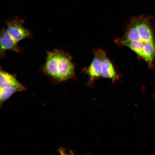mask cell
Here are the masks:
<instances>
[{
    "mask_svg": "<svg viewBox=\"0 0 155 155\" xmlns=\"http://www.w3.org/2000/svg\"><path fill=\"white\" fill-rule=\"evenodd\" d=\"M143 59L150 66L155 55V42L153 31L138 28L132 18L120 41Z\"/></svg>",
    "mask_w": 155,
    "mask_h": 155,
    "instance_id": "1",
    "label": "cell"
},
{
    "mask_svg": "<svg viewBox=\"0 0 155 155\" xmlns=\"http://www.w3.org/2000/svg\"><path fill=\"white\" fill-rule=\"evenodd\" d=\"M46 53L44 71L47 74L60 81L73 77L74 67L69 54L57 49Z\"/></svg>",
    "mask_w": 155,
    "mask_h": 155,
    "instance_id": "2",
    "label": "cell"
},
{
    "mask_svg": "<svg viewBox=\"0 0 155 155\" xmlns=\"http://www.w3.org/2000/svg\"><path fill=\"white\" fill-rule=\"evenodd\" d=\"M94 58L89 67L85 70L88 75L90 84L95 80L100 78H108L113 81L118 79L113 65L103 50H94Z\"/></svg>",
    "mask_w": 155,
    "mask_h": 155,
    "instance_id": "3",
    "label": "cell"
},
{
    "mask_svg": "<svg viewBox=\"0 0 155 155\" xmlns=\"http://www.w3.org/2000/svg\"><path fill=\"white\" fill-rule=\"evenodd\" d=\"M24 22V20L16 16L5 22L7 32L18 42L31 36L30 31L23 26Z\"/></svg>",
    "mask_w": 155,
    "mask_h": 155,
    "instance_id": "4",
    "label": "cell"
},
{
    "mask_svg": "<svg viewBox=\"0 0 155 155\" xmlns=\"http://www.w3.org/2000/svg\"><path fill=\"white\" fill-rule=\"evenodd\" d=\"M0 56L1 59H3L5 56V52L10 50L20 53L21 49L18 46V42L15 40L8 33L7 29L3 28L0 34Z\"/></svg>",
    "mask_w": 155,
    "mask_h": 155,
    "instance_id": "5",
    "label": "cell"
},
{
    "mask_svg": "<svg viewBox=\"0 0 155 155\" xmlns=\"http://www.w3.org/2000/svg\"><path fill=\"white\" fill-rule=\"evenodd\" d=\"M23 87L16 77L1 69L0 72V89L11 87Z\"/></svg>",
    "mask_w": 155,
    "mask_h": 155,
    "instance_id": "6",
    "label": "cell"
},
{
    "mask_svg": "<svg viewBox=\"0 0 155 155\" xmlns=\"http://www.w3.org/2000/svg\"><path fill=\"white\" fill-rule=\"evenodd\" d=\"M24 87H11L0 89V102L1 105L7 100L13 93L17 91L25 90Z\"/></svg>",
    "mask_w": 155,
    "mask_h": 155,
    "instance_id": "7",
    "label": "cell"
},
{
    "mask_svg": "<svg viewBox=\"0 0 155 155\" xmlns=\"http://www.w3.org/2000/svg\"><path fill=\"white\" fill-rule=\"evenodd\" d=\"M65 150V148H60L59 150V151L60 153L62 154H65V152L64 151Z\"/></svg>",
    "mask_w": 155,
    "mask_h": 155,
    "instance_id": "8",
    "label": "cell"
}]
</instances>
